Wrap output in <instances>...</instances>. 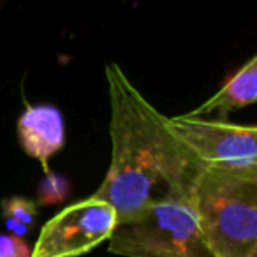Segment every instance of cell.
I'll list each match as a JSON object with an SVG mask.
<instances>
[{
  "instance_id": "cell-1",
  "label": "cell",
  "mask_w": 257,
  "mask_h": 257,
  "mask_svg": "<svg viewBox=\"0 0 257 257\" xmlns=\"http://www.w3.org/2000/svg\"><path fill=\"white\" fill-rule=\"evenodd\" d=\"M111 104V164L93 197L107 203L116 224L161 203H194L204 166L175 136L169 116L154 107L116 62L106 65Z\"/></svg>"
},
{
  "instance_id": "cell-2",
  "label": "cell",
  "mask_w": 257,
  "mask_h": 257,
  "mask_svg": "<svg viewBox=\"0 0 257 257\" xmlns=\"http://www.w3.org/2000/svg\"><path fill=\"white\" fill-rule=\"evenodd\" d=\"M192 208L215 257H257V169L206 168Z\"/></svg>"
},
{
  "instance_id": "cell-3",
  "label": "cell",
  "mask_w": 257,
  "mask_h": 257,
  "mask_svg": "<svg viewBox=\"0 0 257 257\" xmlns=\"http://www.w3.org/2000/svg\"><path fill=\"white\" fill-rule=\"evenodd\" d=\"M107 241V252L123 257H215L190 204H154L116 224Z\"/></svg>"
},
{
  "instance_id": "cell-4",
  "label": "cell",
  "mask_w": 257,
  "mask_h": 257,
  "mask_svg": "<svg viewBox=\"0 0 257 257\" xmlns=\"http://www.w3.org/2000/svg\"><path fill=\"white\" fill-rule=\"evenodd\" d=\"M114 227L113 208L90 196L65 206L43 225L32 257H81L109 239Z\"/></svg>"
},
{
  "instance_id": "cell-5",
  "label": "cell",
  "mask_w": 257,
  "mask_h": 257,
  "mask_svg": "<svg viewBox=\"0 0 257 257\" xmlns=\"http://www.w3.org/2000/svg\"><path fill=\"white\" fill-rule=\"evenodd\" d=\"M175 136L204 168L257 169L255 125H236L206 118L169 116Z\"/></svg>"
},
{
  "instance_id": "cell-6",
  "label": "cell",
  "mask_w": 257,
  "mask_h": 257,
  "mask_svg": "<svg viewBox=\"0 0 257 257\" xmlns=\"http://www.w3.org/2000/svg\"><path fill=\"white\" fill-rule=\"evenodd\" d=\"M16 133L25 154L39 161L44 173L50 171V159L65 145V123L60 109L51 104H27L18 118Z\"/></svg>"
},
{
  "instance_id": "cell-7",
  "label": "cell",
  "mask_w": 257,
  "mask_h": 257,
  "mask_svg": "<svg viewBox=\"0 0 257 257\" xmlns=\"http://www.w3.org/2000/svg\"><path fill=\"white\" fill-rule=\"evenodd\" d=\"M257 99V55H253L245 65L238 69L231 78L225 79L215 95H211L204 104L185 113V118H203L206 114H215L213 120L227 121L229 113L239 107L253 104Z\"/></svg>"
},
{
  "instance_id": "cell-8",
  "label": "cell",
  "mask_w": 257,
  "mask_h": 257,
  "mask_svg": "<svg viewBox=\"0 0 257 257\" xmlns=\"http://www.w3.org/2000/svg\"><path fill=\"white\" fill-rule=\"evenodd\" d=\"M71 194V183L65 176L57 175L53 171L44 173L43 182L37 189V203L41 206H50V204L64 203Z\"/></svg>"
},
{
  "instance_id": "cell-9",
  "label": "cell",
  "mask_w": 257,
  "mask_h": 257,
  "mask_svg": "<svg viewBox=\"0 0 257 257\" xmlns=\"http://www.w3.org/2000/svg\"><path fill=\"white\" fill-rule=\"evenodd\" d=\"M0 208H2V218H9V220H16L20 224L30 225L36 224V218L39 215V208H37L36 201L29 199V197L23 196H11L6 197L2 203H0Z\"/></svg>"
},
{
  "instance_id": "cell-10",
  "label": "cell",
  "mask_w": 257,
  "mask_h": 257,
  "mask_svg": "<svg viewBox=\"0 0 257 257\" xmlns=\"http://www.w3.org/2000/svg\"><path fill=\"white\" fill-rule=\"evenodd\" d=\"M0 257H32V250L18 236L0 234Z\"/></svg>"
},
{
  "instance_id": "cell-11",
  "label": "cell",
  "mask_w": 257,
  "mask_h": 257,
  "mask_svg": "<svg viewBox=\"0 0 257 257\" xmlns=\"http://www.w3.org/2000/svg\"><path fill=\"white\" fill-rule=\"evenodd\" d=\"M6 225H8L9 231L15 232L13 236H18V238H22V236H25L27 232H29V227H27V225L20 224V222H16V220H9V218H6Z\"/></svg>"
}]
</instances>
